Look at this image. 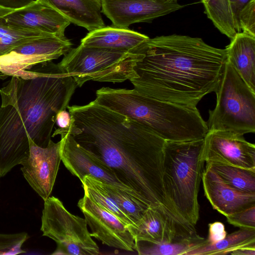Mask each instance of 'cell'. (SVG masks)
<instances>
[{
    "label": "cell",
    "mask_w": 255,
    "mask_h": 255,
    "mask_svg": "<svg viewBox=\"0 0 255 255\" xmlns=\"http://www.w3.org/2000/svg\"><path fill=\"white\" fill-rule=\"evenodd\" d=\"M29 236L25 232L14 234L0 233V255L23 253L21 247Z\"/></svg>",
    "instance_id": "cell-28"
},
{
    "label": "cell",
    "mask_w": 255,
    "mask_h": 255,
    "mask_svg": "<svg viewBox=\"0 0 255 255\" xmlns=\"http://www.w3.org/2000/svg\"><path fill=\"white\" fill-rule=\"evenodd\" d=\"M204 138L165 141L163 182L167 195L178 215L195 226L199 218L198 193L204 170Z\"/></svg>",
    "instance_id": "cell-5"
},
{
    "label": "cell",
    "mask_w": 255,
    "mask_h": 255,
    "mask_svg": "<svg viewBox=\"0 0 255 255\" xmlns=\"http://www.w3.org/2000/svg\"><path fill=\"white\" fill-rule=\"evenodd\" d=\"M2 18L6 24L14 27L61 37L65 36V29L71 23L42 0H33Z\"/></svg>",
    "instance_id": "cell-16"
},
{
    "label": "cell",
    "mask_w": 255,
    "mask_h": 255,
    "mask_svg": "<svg viewBox=\"0 0 255 255\" xmlns=\"http://www.w3.org/2000/svg\"><path fill=\"white\" fill-rule=\"evenodd\" d=\"M40 66L12 76L0 89V177L28 157L29 138L48 145L57 114L69 106L78 87L58 64Z\"/></svg>",
    "instance_id": "cell-2"
},
{
    "label": "cell",
    "mask_w": 255,
    "mask_h": 255,
    "mask_svg": "<svg viewBox=\"0 0 255 255\" xmlns=\"http://www.w3.org/2000/svg\"><path fill=\"white\" fill-rule=\"evenodd\" d=\"M102 11L113 25L128 28L132 24L149 22L184 7L177 0H101Z\"/></svg>",
    "instance_id": "cell-14"
},
{
    "label": "cell",
    "mask_w": 255,
    "mask_h": 255,
    "mask_svg": "<svg viewBox=\"0 0 255 255\" xmlns=\"http://www.w3.org/2000/svg\"><path fill=\"white\" fill-rule=\"evenodd\" d=\"M72 46L65 36L45 35L32 39L0 56V73L3 76H18L23 71L65 55Z\"/></svg>",
    "instance_id": "cell-9"
},
{
    "label": "cell",
    "mask_w": 255,
    "mask_h": 255,
    "mask_svg": "<svg viewBox=\"0 0 255 255\" xmlns=\"http://www.w3.org/2000/svg\"><path fill=\"white\" fill-rule=\"evenodd\" d=\"M232 188L246 193H255V170L218 163H206Z\"/></svg>",
    "instance_id": "cell-24"
},
{
    "label": "cell",
    "mask_w": 255,
    "mask_h": 255,
    "mask_svg": "<svg viewBox=\"0 0 255 255\" xmlns=\"http://www.w3.org/2000/svg\"><path fill=\"white\" fill-rule=\"evenodd\" d=\"M141 56L135 50L88 47L80 44L71 48L57 64L81 87L90 80L120 83L136 78L134 67Z\"/></svg>",
    "instance_id": "cell-6"
},
{
    "label": "cell",
    "mask_w": 255,
    "mask_h": 255,
    "mask_svg": "<svg viewBox=\"0 0 255 255\" xmlns=\"http://www.w3.org/2000/svg\"><path fill=\"white\" fill-rule=\"evenodd\" d=\"M34 0H0V5L13 10L24 7Z\"/></svg>",
    "instance_id": "cell-33"
},
{
    "label": "cell",
    "mask_w": 255,
    "mask_h": 255,
    "mask_svg": "<svg viewBox=\"0 0 255 255\" xmlns=\"http://www.w3.org/2000/svg\"><path fill=\"white\" fill-rule=\"evenodd\" d=\"M141 54L129 81L147 97L196 107L214 91L227 62L225 49L201 38L172 34L149 38L134 49Z\"/></svg>",
    "instance_id": "cell-3"
},
{
    "label": "cell",
    "mask_w": 255,
    "mask_h": 255,
    "mask_svg": "<svg viewBox=\"0 0 255 255\" xmlns=\"http://www.w3.org/2000/svg\"><path fill=\"white\" fill-rule=\"evenodd\" d=\"M95 102L146 126L165 141L204 138L207 123L196 107L147 97L135 89L102 87Z\"/></svg>",
    "instance_id": "cell-4"
},
{
    "label": "cell",
    "mask_w": 255,
    "mask_h": 255,
    "mask_svg": "<svg viewBox=\"0 0 255 255\" xmlns=\"http://www.w3.org/2000/svg\"><path fill=\"white\" fill-rule=\"evenodd\" d=\"M67 108L71 116L67 130L79 144L103 161L149 207L161 208L177 223L187 224L165 189V140L146 126L95 100Z\"/></svg>",
    "instance_id": "cell-1"
},
{
    "label": "cell",
    "mask_w": 255,
    "mask_h": 255,
    "mask_svg": "<svg viewBox=\"0 0 255 255\" xmlns=\"http://www.w3.org/2000/svg\"><path fill=\"white\" fill-rule=\"evenodd\" d=\"M135 242L171 243L196 235V230L176 222L161 208L149 207L135 223L128 226Z\"/></svg>",
    "instance_id": "cell-15"
},
{
    "label": "cell",
    "mask_w": 255,
    "mask_h": 255,
    "mask_svg": "<svg viewBox=\"0 0 255 255\" xmlns=\"http://www.w3.org/2000/svg\"><path fill=\"white\" fill-rule=\"evenodd\" d=\"M60 135L61 160L65 167L81 182L86 176H92L104 182L128 187L121 182L113 170L94 153L79 144L67 128L56 129L52 137Z\"/></svg>",
    "instance_id": "cell-13"
},
{
    "label": "cell",
    "mask_w": 255,
    "mask_h": 255,
    "mask_svg": "<svg viewBox=\"0 0 255 255\" xmlns=\"http://www.w3.org/2000/svg\"><path fill=\"white\" fill-rule=\"evenodd\" d=\"M207 240L198 234L171 243L154 244L135 242V251L140 255H186L190 251L205 244Z\"/></svg>",
    "instance_id": "cell-23"
},
{
    "label": "cell",
    "mask_w": 255,
    "mask_h": 255,
    "mask_svg": "<svg viewBox=\"0 0 255 255\" xmlns=\"http://www.w3.org/2000/svg\"><path fill=\"white\" fill-rule=\"evenodd\" d=\"M225 50L227 61L255 93V36L238 32Z\"/></svg>",
    "instance_id": "cell-18"
},
{
    "label": "cell",
    "mask_w": 255,
    "mask_h": 255,
    "mask_svg": "<svg viewBox=\"0 0 255 255\" xmlns=\"http://www.w3.org/2000/svg\"><path fill=\"white\" fill-rule=\"evenodd\" d=\"M226 217L229 224L240 228L255 229V205Z\"/></svg>",
    "instance_id": "cell-29"
},
{
    "label": "cell",
    "mask_w": 255,
    "mask_h": 255,
    "mask_svg": "<svg viewBox=\"0 0 255 255\" xmlns=\"http://www.w3.org/2000/svg\"><path fill=\"white\" fill-rule=\"evenodd\" d=\"M232 255H255V243L239 248L230 253Z\"/></svg>",
    "instance_id": "cell-34"
},
{
    "label": "cell",
    "mask_w": 255,
    "mask_h": 255,
    "mask_svg": "<svg viewBox=\"0 0 255 255\" xmlns=\"http://www.w3.org/2000/svg\"><path fill=\"white\" fill-rule=\"evenodd\" d=\"M149 39L147 36L128 28L105 26L89 32L81 39V44L88 47L131 51Z\"/></svg>",
    "instance_id": "cell-20"
},
{
    "label": "cell",
    "mask_w": 255,
    "mask_h": 255,
    "mask_svg": "<svg viewBox=\"0 0 255 255\" xmlns=\"http://www.w3.org/2000/svg\"><path fill=\"white\" fill-rule=\"evenodd\" d=\"M71 122V115L66 109L61 110L57 114L56 123L59 128H67L70 126Z\"/></svg>",
    "instance_id": "cell-32"
},
{
    "label": "cell",
    "mask_w": 255,
    "mask_h": 255,
    "mask_svg": "<svg viewBox=\"0 0 255 255\" xmlns=\"http://www.w3.org/2000/svg\"><path fill=\"white\" fill-rule=\"evenodd\" d=\"M200 0L203 4H204V3H206L207 2H208L209 0Z\"/></svg>",
    "instance_id": "cell-36"
},
{
    "label": "cell",
    "mask_w": 255,
    "mask_h": 255,
    "mask_svg": "<svg viewBox=\"0 0 255 255\" xmlns=\"http://www.w3.org/2000/svg\"><path fill=\"white\" fill-rule=\"evenodd\" d=\"M104 182V185L117 204L135 223L149 207L130 188Z\"/></svg>",
    "instance_id": "cell-26"
},
{
    "label": "cell",
    "mask_w": 255,
    "mask_h": 255,
    "mask_svg": "<svg viewBox=\"0 0 255 255\" xmlns=\"http://www.w3.org/2000/svg\"><path fill=\"white\" fill-rule=\"evenodd\" d=\"M253 243H255V229L240 228L227 235L222 240L211 244L206 243L190 251L186 255L230 254L239 248Z\"/></svg>",
    "instance_id": "cell-22"
},
{
    "label": "cell",
    "mask_w": 255,
    "mask_h": 255,
    "mask_svg": "<svg viewBox=\"0 0 255 255\" xmlns=\"http://www.w3.org/2000/svg\"><path fill=\"white\" fill-rule=\"evenodd\" d=\"M208 226L209 234L206 239L207 244L216 243L224 239L227 235L225 225L221 222L210 223Z\"/></svg>",
    "instance_id": "cell-31"
},
{
    "label": "cell",
    "mask_w": 255,
    "mask_h": 255,
    "mask_svg": "<svg viewBox=\"0 0 255 255\" xmlns=\"http://www.w3.org/2000/svg\"><path fill=\"white\" fill-rule=\"evenodd\" d=\"M91 229V236L104 245L127 251H135V242L128 226L87 194L78 202Z\"/></svg>",
    "instance_id": "cell-10"
},
{
    "label": "cell",
    "mask_w": 255,
    "mask_h": 255,
    "mask_svg": "<svg viewBox=\"0 0 255 255\" xmlns=\"http://www.w3.org/2000/svg\"><path fill=\"white\" fill-rule=\"evenodd\" d=\"M214 92L217 102L214 109L209 111L208 130L254 133L255 93L227 61Z\"/></svg>",
    "instance_id": "cell-7"
},
{
    "label": "cell",
    "mask_w": 255,
    "mask_h": 255,
    "mask_svg": "<svg viewBox=\"0 0 255 255\" xmlns=\"http://www.w3.org/2000/svg\"><path fill=\"white\" fill-rule=\"evenodd\" d=\"M84 193L116 216L128 226L133 224L117 204L105 187L103 181L92 176H86L81 181Z\"/></svg>",
    "instance_id": "cell-25"
},
{
    "label": "cell",
    "mask_w": 255,
    "mask_h": 255,
    "mask_svg": "<svg viewBox=\"0 0 255 255\" xmlns=\"http://www.w3.org/2000/svg\"><path fill=\"white\" fill-rule=\"evenodd\" d=\"M202 181L205 195L213 208L225 217L255 205V193L243 192L232 188L207 167Z\"/></svg>",
    "instance_id": "cell-17"
},
{
    "label": "cell",
    "mask_w": 255,
    "mask_h": 255,
    "mask_svg": "<svg viewBox=\"0 0 255 255\" xmlns=\"http://www.w3.org/2000/svg\"><path fill=\"white\" fill-rule=\"evenodd\" d=\"M70 22L89 32L105 26L102 16L101 0H42Z\"/></svg>",
    "instance_id": "cell-19"
},
{
    "label": "cell",
    "mask_w": 255,
    "mask_h": 255,
    "mask_svg": "<svg viewBox=\"0 0 255 255\" xmlns=\"http://www.w3.org/2000/svg\"><path fill=\"white\" fill-rule=\"evenodd\" d=\"M2 17L0 18V56L29 40L45 35H51L9 25Z\"/></svg>",
    "instance_id": "cell-27"
},
{
    "label": "cell",
    "mask_w": 255,
    "mask_h": 255,
    "mask_svg": "<svg viewBox=\"0 0 255 255\" xmlns=\"http://www.w3.org/2000/svg\"><path fill=\"white\" fill-rule=\"evenodd\" d=\"M243 135L229 131L208 130L204 138L205 162L255 170V145Z\"/></svg>",
    "instance_id": "cell-11"
},
{
    "label": "cell",
    "mask_w": 255,
    "mask_h": 255,
    "mask_svg": "<svg viewBox=\"0 0 255 255\" xmlns=\"http://www.w3.org/2000/svg\"><path fill=\"white\" fill-rule=\"evenodd\" d=\"M13 9L5 8L0 5V18L12 11Z\"/></svg>",
    "instance_id": "cell-35"
},
{
    "label": "cell",
    "mask_w": 255,
    "mask_h": 255,
    "mask_svg": "<svg viewBox=\"0 0 255 255\" xmlns=\"http://www.w3.org/2000/svg\"><path fill=\"white\" fill-rule=\"evenodd\" d=\"M253 0H209L203 4L208 17L216 27L231 39L242 32L239 17Z\"/></svg>",
    "instance_id": "cell-21"
},
{
    "label": "cell",
    "mask_w": 255,
    "mask_h": 255,
    "mask_svg": "<svg viewBox=\"0 0 255 255\" xmlns=\"http://www.w3.org/2000/svg\"><path fill=\"white\" fill-rule=\"evenodd\" d=\"M29 154L23 161L20 169L25 179L44 201L51 195L61 161L60 141L52 140L45 147L36 145L28 138Z\"/></svg>",
    "instance_id": "cell-12"
},
{
    "label": "cell",
    "mask_w": 255,
    "mask_h": 255,
    "mask_svg": "<svg viewBox=\"0 0 255 255\" xmlns=\"http://www.w3.org/2000/svg\"><path fill=\"white\" fill-rule=\"evenodd\" d=\"M239 21L242 31L255 36V0L250 2L242 10Z\"/></svg>",
    "instance_id": "cell-30"
},
{
    "label": "cell",
    "mask_w": 255,
    "mask_h": 255,
    "mask_svg": "<svg viewBox=\"0 0 255 255\" xmlns=\"http://www.w3.org/2000/svg\"><path fill=\"white\" fill-rule=\"evenodd\" d=\"M40 230L57 245L52 255H98L99 248L92 239L85 219L68 211L57 198L44 201Z\"/></svg>",
    "instance_id": "cell-8"
}]
</instances>
